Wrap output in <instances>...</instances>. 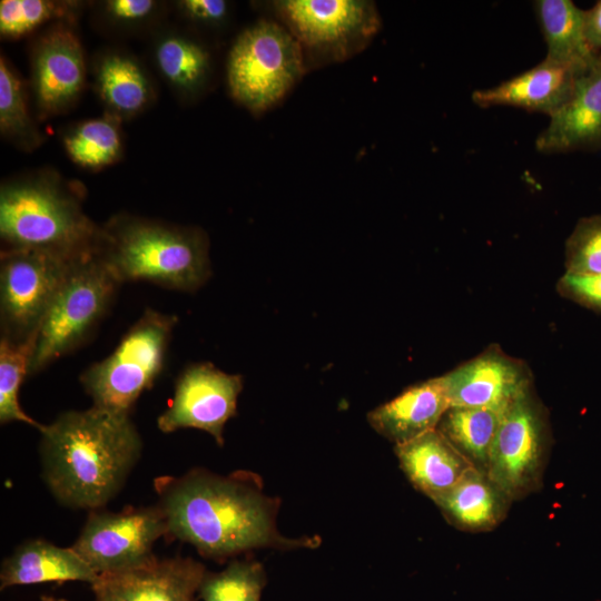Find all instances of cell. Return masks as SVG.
I'll use <instances>...</instances> for the list:
<instances>
[{"label":"cell","instance_id":"1","mask_svg":"<svg viewBox=\"0 0 601 601\" xmlns=\"http://www.w3.org/2000/svg\"><path fill=\"white\" fill-rule=\"evenodd\" d=\"M168 535L193 545L208 559L225 560L262 548H315L317 536L289 539L276 525L279 500L264 493L248 471L220 475L193 469L154 480Z\"/></svg>","mask_w":601,"mask_h":601},{"label":"cell","instance_id":"2","mask_svg":"<svg viewBox=\"0 0 601 601\" xmlns=\"http://www.w3.org/2000/svg\"><path fill=\"white\" fill-rule=\"evenodd\" d=\"M41 476L58 503L99 510L124 487L138 463L141 436L130 415L96 406L67 411L39 431Z\"/></svg>","mask_w":601,"mask_h":601},{"label":"cell","instance_id":"3","mask_svg":"<svg viewBox=\"0 0 601 601\" xmlns=\"http://www.w3.org/2000/svg\"><path fill=\"white\" fill-rule=\"evenodd\" d=\"M82 198L49 170L2 183V248L42 250L70 260L100 255L104 228L86 214Z\"/></svg>","mask_w":601,"mask_h":601},{"label":"cell","instance_id":"4","mask_svg":"<svg viewBox=\"0 0 601 601\" xmlns=\"http://www.w3.org/2000/svg\"><path fill=\"white\" fill-rule=\"evenodd\" d=\"M100 257L119 283L194 292L210 276L209 240L197 227L119 214L104 226Z\"/></svg>","mask_w":601,"mask_h":601},{"label":"cell","instance_id":"5","mask_svg":"<svg viewBox=\"0 0 601 601\" xmlns=\"http://www.w3.org/2000/svg\"><path fill=\"white\" fill-rule=\"evenodd\" d=\"M177 316L146 308L106 358L80 375L92 405L116 414L130 412L162 372Z\"/></svg>","mask_w":601,"mask_h":601},{"label":"cell","instance_id":"6","mask_svg":"<svg viewBox=\"0 0 601 601\" xmlns=\"http://www.w3.org/2000/svg\"><path fill=\"white\" fill-rule=\"evenodd\" d=\"M306 72L298 42L284 26L270 19L246 28L227 60L229 92L253 114L275 106Z\"/></svg>","mask_w":601,"mask_h":601},{"label":"cell","instance_id":"7","mask_svg":"<svg viewBox=\"0 0 601 601\" xmlns=\"http://www.w3.org/2000/svg\"><path fill=\"white\" fill-rule=\"evenodd\" d=\"M269 7L298 42L307 71L353 58L382 23L375 3L367 0H278Z\"/></svg>","mask_w":601,"mask_h":601},{"label":"cell","instance_id":"8","mask_svg":"<svg viewBox=\"0 0 601 601\" xmlns=\"http://www.w3.org/2000/svg\"><path fill=\"white\" fill-rule=\"evenodd\" d=\"M119 286L100 255L73 263L40 326L29 375L82 345L105 317Z\"/></svg>","mask_w":601,"mask_h":601},{"label":"cell","instance_id":"9","mask_svg":"<svg viewBox=\"0 0 601 601\" xmlns=\"http://www.w3.org/2000/svg\"><path fill=\"white\" fill-rule=\"evenodd\" d=\"M551 443L549 412L532 388L504 411L487 475L512 501L526 497L542 486Z\"/></svg>","mask_w":601,"mask_h":601},{"label":"cell","instance_id":"10","mask_svg":"<svg viewBox=\"0 0 601 601\" xmlns=\"http://www.w3.org/2000/svg\"><path fill=\"white\" fill-rule=\"evenodd\" d=\"M76 262L36 249H1V337L21 342L38 336L53 298Z\"/></svg>","mask_w":601,"mask_h":601},{"label":"cell","instance_id":"11","mask_svg":"<svg viewBox=\"0 0 601 601\" xmlns=\"http://www.w3.org/2000/svg\"><path fill=\"white\" fill-rule=\"evenodd\" d=\"M168 535L166 516L156 503L121 512L93 510L71 548L98 574L121 572L152 561L155 543Z\"/></svg>","mask_w":601,"mask_h":601},{"label":"cell","instance_id":"12","mask_svg":"<svg viewBox=\"0 0 601 601\" xmlns=\"http://www.w3.org/2000/svg\"><path fill=\"white\" fill-rule=\"evenodd\" d=\"M242 390L240 375L225 373L211 363L190 364L177 377L174 396L158 416L157 426L162 433L203 430L221 446L224 426L237 415Z\"/></svg>","mask_w":601,"mask_h":601},{"label":"cell","instance_id":"13","mask_svg":"<svg viewBox=\"0 0 601 601\" xmlns=\"http://www.w3.org/2000/svg\"><path fill=\"white\" fill-rule=\"evenodd\" d=\"M451 406L505 411L534 388L528 363L506 354L499 344L441 375Z\"/></svg>","mask_w":601,"mask_h":601},{"label":"cell","instance_id":"14","mask_svg":"<svg viewBox=\"0 0 601 601\" xmlns=\"http://www.w3.org/2000/svg\"><path fill=\"white\" fill-rule=\"evenodd\" d=\"M31 77L42 118L67 111L79 98L86 83V61L78 37L65 23L50 29L36 43Z\"/></svg>","mask_w":601,"mask_h":601},{"label":"cell","instance_id":"15","mask_svg":"<svg viewBox=\"0 0 601 601\" xmlns=\"http://www.w3.org/2000/svg\"><path fill=\"white\" fill-rule=\"evenodd\" d=\"M206 571L189 556H156L136 569L99 574L91 584L93 601H196Z\"/></svg>","mask_w":601,"mask_h":601},{"label":"cell","instance_id":"16","mask_svg":"<svg viewBox=\"0 0 601 601\" xmlns=\"http://www.w3.org/2000/svg\"><path fill=\"white\" fill-rule=\"evenodd\" d=\"M541 152L601 149V55L579 76L571 97L538 136Z\"/></svg>","mask_w":601,"mask_h":601},{"label":"cell","instance_id":"17","mask_svg":"<svg viewBox=\"0 0 601 601\" xmlns=\"http://www.w3.org/2000/svg\"><path fill=\"white\" fill-rule=\"evenodd\" d=\"M584 70L545 58L494 87L473 91L472 100L482 108L511 106L551 117L569 100Z\"/></svg>","mask_w":601,"mask_h":601},{"label":"cell","instance_id":"18","mask_svg":"<svg viewBox=\"0 0 601 601\" xmlns=\"http://www.w3.org/2000/svg\"><path fill=\"white\" fill-rule=\"evenodd\" d=\"M451 406L441 376L405 388L367 414L370 425L395 445L435 430Z\"/></svg>","mask_w":601,"mask_h":601},{"label":"cell","instance_id":"19","mask_svg":"<svg viewBox=\"0 0 601 601\" xmlns=\"http://www.w3.org/2000/svg\"><path fill=\"white\" fill-rule=\"evenodd\" d=\"M394 452L411 484L432 501L474 469L436 428L395 445Z\"/></svg>","mask_w":601,"mask_h":601},{"label":"cell","instance_id":"20","mask_svg":"<svg viewBox=\"0 0 601 601\" xmlns=\"http://www.w3.org/2000/svg\"><path fill=\"white\" fill-rule=\"evenodd\" d=\"M98 573L70 546L42 539L19 544L1 564V590L43 582L82 581L92 584Z\"/></svg>","mask_w":601,"mask_h":601},{"label":"cell","instance_id":"21","mask_svg":"<svg viewBox=\"0 0 601 601\" xmlns=\"http://www.w3.org/2000/svg\"><path fill=\"white\" fill-rule=\"evenodd\" d=\"M433 502L452 526L480 533L499 526L513 501L486 473L472 469Z\"/></svg>","mask_w":601,"mask_h":601},{"label":"cell","instance_id":"22","mask_svg":"<svg viewBox=\"0 0 601 601\" xmlns=\"http://www.w3.org/2000/svg\"><path fill=\"white\" fill-rule=\"evenodd\" d=\"M96 89L110 115L131 118L151 102L152 86L142 66L129 55L107 52L96 63Z\"/></svg>","mask_w":601,"mask_h":601},{"label":"cell","instance_id":"23","mask_svg":"<svg viewBox=\"0 0 601 601\" xmlns=\"http://www.w3.org/2000/svg\"><path fill=\"white\" fill-rule=\"evenodd\" d=\"M548 52V59L587 69L597 58L584 35V10L571 0L534 2Z\"/></svg>","mask_w":601,"mask_h":601},{"label":"cell","instance_id":"24","mask_svg":"<svg viewBox=\"0 0 601 601\" xmlns=\"http://www.w3.org/2000/svg\"><path fill=\"white\" fill-rule=\"evenodd\" d=\"M504 411L450 406L436 430L482 473L487 474L491 447Z\"/></svg>","mask_w":601,"mask_h":601},{"label":"cell","instance_id":"25","mask_svg":"<svg viewBox=\"0 0 601 601\" xmlns=\"http://www.w3.org/2000/svg\"><path fill=\"white\" fill-rule=\"evenodd\" d=\"M155 61L167 82L185 96L199 92L210 76L211 62L206 48L180 33L170 32L158 39Z\"/></svg>","mask_w":601,"mask_h":601},{"label":"cell","instance_id":"26","mask_svg":"<svg viewBox=\"0 0 601 601\" xmlns=\"http://www.w3.org/2000/svg\"><path fill=\"white\" fill-rule=\"evenodd\" d=\"M69 158L78 166L99 170L117 162L124 149L120 119L110 114L83 120L62 138Z\"/></svg>","mask_w":601,"mask_h":601},{"label":"cell","instance_id":"27","mask_svg":"<svg viewBox=\"0 0 601 601\" xmlns=\"http://www.w3.org/2000/svg\"><path fill=\"white\" fill-rule=\"evenodd\" d=\"M0 131L24 151L37 149L43 141L28 108L26 87L4 56L0 58Z\"/></svg>","mask_w":601,"mask_h":601},{"label":"cell","instance_id":"28","mask_svg":"<svg viewBox=\"0 0 601 601\" xmlns=\"http://www.w3.org/2000/svg\"><path fill=\"white\" fill-rule=\"evenodd\" d=\"M37 336L21 342L0 339V423L22 422L40 431L43 424L20 406L19 390L27 375L36 348Z\"/></svg>","mask_w":601,"mask_h":601},{"label":"cell","instance_id":"29","mask_svg":"<svg viewBox=\"0 0 601 601\" xmlns=\"http://www.w3.org/2000/svg\"><path fill=\"white\" fill-rule=\"evenodd\" d=\"M266 572L255 560H234L219 572L206 571L198 589L203 601H259Z\"/></svg>","mask_w":601,"mask_h":601},{"label":"cell","instance_id":"30","mask_svg":"<svg viewBox=\"0 0 601 601\" xmlns=\"http://www.w3.org/2000/svg\"><path fill=\"white\" fill-rule=\"evenodd\" d=\"M80 8L77 1L2 0L0 33L6 39L23 37L49 21L75 20Z\"/></svg>","mask_w":601,"mask_h":601},{"label":"cell","instance_id":"31","mask_svg":"<svg viewBox=\"0 0 601 601\" xmlns=\"http://www.w3.org/2000/svg\"><path fill=\"white\" fill-rule=\"evenodd\" d=\"M565 273L601 275V214L580 218L565 242Z\"/></svg>","mask_w":601,"mask_h":601},{"label":"cell","instance_id":"32","mask_svg":"<svg viewBox=\"0 0 601 601\" xmlns=\"http://www.w3.org/2000/svg\"><path fill=\"white\" fill-rule=\"evenodd\" d=\"M160 3L154 0H108L101 2V13L112 26L136 29L156 19Z\"/></svg>","mask_w":601,"mask_h":601},{"label":"cell","instance_id":"33","mask_svg":"<svg viewBox=\"0 0 601 601\" xmlns=\"http://www.w3.org/2000/svg\"><path fill=\"white\" fill-rule=\"evenodd\" d=\"M556 290L562 297L601 314V275L564 273L556 283Z\"/></svg>","mask_w":601,"mask_h":601},{"label":"cell","instance_id":"34","mask_svg":"<svg viewBox=\"0 0 601 601\" xmlns=\"http://www.w3.org/2000/svg\"><path fill=\"white\" fill-rule=\"evenodd\" d=\"M177 8L188 20L208 27L219 26L229 13V3L225 0H180Z\"/></svg>","mask_w":601,"mask_h":601},{"label":"cell","instance_id":"35","mask_svg":"<svg viewBox=\"0 0 601 601\" xmlns=\"http://www.w3.org/2000/svg\"><path fill=\"white\" fill-rule=\"evenodd\" d=\"M584 35L595 55H601V0L584 11Z\"/></svg>","mask_w":601,"mask_h":601},{"label":"cell","instance_id":"36","mask_svg":"<svg viewBox=\"0 0 601 601\" xmlns=\"http://www.w3.org/2000/svg\"><path fill=\"white\" fill-rule=\"evenodd\" d=\"M40 601H68V600L63 598L52 597V595H41Z\"/></svg>","mask_w":601,"mask_h":601}]
</instances>
